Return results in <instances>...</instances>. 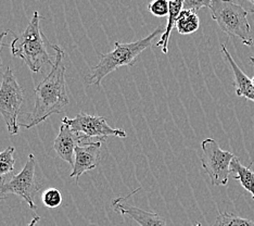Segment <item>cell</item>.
Segmentation results:
<instances>
[{"label":"cell","instance_id":"obj_1","mask_svg":"<svg viewBox=\"0 0 254 226\" xmlns=\"http://www.w3.org/2000/svg\"><path fill=\"white\" fill-rule=\"evenodd\" d=\"M56 51V60L51 66V71L35 88V106L30 114L27 124H20V126L30 130L32 127L47 120L50 115L60 113L64 109L68 100L64 66V51L59 46L51 45Z\"/></svg>","mask_w":254,"mask_h":226},{"label":"cell","instance_id":"obj_17","mask_svg":"<svg viewBox=\"0 0 254 226\" xmlns=\"http://www.w3.org/2000/svg\"><path fill=\"white\" fill-rule=\"evenodd\" d=\"M14 148L8 147L0 152V178H4L7 174L13 172L14 169Z\"/></svg>","mask_w":254,"mask_h":226},{"label":"cell","instance_id":"obj_6","mask_svg":"<svg viewBox=\"0 0 254 226\" xmlns=\"http://www.w3.org/2000/svg\"><path fill=\"white\" fill-rule=\"evenodd\" d=\"M201 163L209 175L212 185L226 186L230 175V164L235 155L222 150L218 143L213 138H206L201 143Z\"/></svg>","mask_w":254,"mask_h":226},{"label":"cell","instance_id":"obj_4","mask_svg":"<svg viewBox=\"0 0 254 226\" xmlns=\"http://www.w3.org/2000/svg\"><path fill=\"white\" fill-rule=\"evenodd\" d=\"M211 15L219 28L229 36L238 37L244 45L251 47L253 39L251 37V27L248 21V13L242 5L233 0H211Z\"/></svg>","mask_w":254,"mask_h":226},{"label":"cell","instance_id":"obj_7","mask_svg":"<svg viewBox=\"0 0 254 226\" xmlns=\"http://www.w3.org/2000/svg\"><path fill=\"white\" fill-rule=\"evenodd\" d=\"M62 123L68 125L71 129L82 136L85 143L92 138H97L99 142H106V137L114 136L120 138H125L127 135L122 129H112L108 124L105 117L98 115H90L85 112H79L74 119L63 118Z\"/></svg>","mask_w":254,"mask_h":226},{"label":"cell","instance_id":"obj_26","mask_svg":"<svg viewBox=\"0 0 254 226\" xmlns=\"http://www.w3.org/2000/svg\"><path fill=\"white\" fill-rule=\"evenodd\" d=\"M169 2H173V1H176V0H167Z\"/></svg>","mask_w":254,"mask_h":226},{"label":"cell","instance_id":"obj_23","mask_svg":"<svg viewBox=\"0 0 254 226\" xmlns=\"http://www.w3.org/2000/svg\"><path fill=\"white\" fill-rule=\"evenodd\" d=\"M4 182V178H0V187H1V184ZM5 197L1 194V190H0V200H2V199H4Z\"/></svg>","mask_w":254,"mask_h":226},{"label":"cell","instance_id":"obj_3","mask_svg":"<svg viewBox=\"0 0 254 226\" xmlns=\"http://www.w3.org/2000/svg\"><path fill=\"white\" fill-rule=\"evenodd\" d=\"M51 45L40 28L39 12L35 11L25 31L19 36L15 35L11 54L24 61L32 72L39 73L46 65H54L48 52V48H53Z\"/></svg>","mask_w":254,"mask_h":226},{"label":"cell","instance_id":"obj_10","mask_svg":"<svg viewBox=\"0 0 254 226\" xmlns=\"http://www.w3.org/2000/svg\"><path fill=\"white\" fill-rule=\"evenodd\" d=\"M79 143H84L82 136L78 133H75L68 125L62 123L59 134L55 139L54 149L60 159L73 166L75 161V148Z\"/></svg>","mask_w":254,"mask_h":226},{"label":"cell","instance_id":"obj_22","mask_svg":"<svg viewBox=\"0 0 254 226\" xmlns=\"http://www.w3.org/2000/svg\"><path fill=\"white\" fill-rule=\"evenodd\" d=\"M39 220H40V218L38 217V216H35V217H33V219H32V221L30 222V224H28L27 226H36V224L39 222Z\"/></svg>","mask_w":254,"mask_h":226},{"label":"cell","instance_id":"obj_15","mask_svg":"<svg viewBox=\"0 0 254 226\" xmlns=\"http://www.w3.org/2000/svg\"><path fill=\"white\" fill-rule=\"evenodd\" d=\"M199 26L200 20L195 11L183 9L176 21L175 27L177 28V32L182 35H189L197 32Z\"/></svg>","mask_w":254,"mask_h":226},{"label":"cell","instance_id":"obj_24","mask_svg":"<svg viewBox=\"0 0 254 226\" xmlns=\"http://www.w3.org/2000/svg\"><path fill=\"white\" fill-rule=\"evenodd\" d=\"M250 62H251V65H254V57H251V58H250ZM251 83H252V85H253V87H254V77L251 78Z\"/></svg>","mask_w":254,"mask_h":226},{"label":"cell","instance_id":"obj_27","mask_svg":"<svg viewBox=\"0 0 254 226\" xmlns=\"http://www.w3.org/2000/svg\"><path fill=\"white\" fill-rule=\"evenodd\" d=\"M194 226H202V225H201V224H200V223H197V224H195V225H194Z\"/></svg>","mask_w":254,"mask_h":226},{"label":"cell","instance_id":"obj_8","mask_svg":"<svg viewBox=\"0 0 254 226\" xmlns=\"http://www.w3.org/2000/svg\"><path fill=\"white\" fill-rule=\"evenodd\" d=\"M35 156L31 153L28 155L26 163L22 171L14 175L9 182L4 181L1 184V187H0L1 194L4 197L7 194L18 195L34 211L37 209L34 199H35V196L40 188V186H38L35 182Z\"/></svg>","mask_w":254,"mask_h":226},{"label":"cell","instance_id":"obj_18","mask_svg":"<svg viewBox=\"0 0 254 226\" xmlns=\"http://www.w3.org/2000/svg\"><path fill=\"white\" fill-rule=\"evenodd\" d=\"M44 205L49 209H56L62 204V194L59 189L49 188L43 195Z\"/></svg>","mask_w":254,"mask_h":226},{"label":"cell","instance_id":"obj_2","mask_svg":"<svg viewBox=\"0 0 254 226\" xmlns=\"http://www.w3.org/2000/svg\"><path fill=\"white\" fill-rule=\"evenodd\" d=\"M165 28L162 26L158 27L157 30L153 31L151 34L148 35L147 37H143L139 40L132 43H114V50L108 54L99 55V62L94 69L91 70L90 73L85 78L86 83L88 85L100 86L101 82L107 75L112 73L121 67H132L136 63L137 57L139 56L142 51L150 48L153 45L154 38L161 35L162 36Z\"/></svg>","mask_w":254,"mask_h":226},{"label":"cell","instance_id":"obj_25","mask_svg":"<svg viewBox=\"0 0 254 226\" xmlns=\"http://www.w3.org/2000/svg\"><path fill=\"white\" fill-rule=\"evenodd\" d=\"M249 1L254 5V0H249ZM251 13H254V10H251Z\"/></svg>","mask_w":254,"mask_h":226},{"label":"cell","instance_id":"obj_9","mask_svg":"<svg viewBox=\"0 0 254 226\" xmlns=\"http://www.w3.org/2000/svg\"><path fill=\"white\" fill-rule=\"evenodd\" d=\"M102 142H88L75 148V161L71 177L79 178L85 172L94 170L101 161Z\"/></svg>","mask_w":254,"mask_h":226},{"label":"cell","instance_id":"obj_11","mask_svg":"<svg viewBox=\"0 0 254 226\" xmlns=\"http://www.w3.org/2000/svg\"><path fill=\"white\" fill-rule=\"evenodd\" d=\"M112 207L117 212L123 216L129 217L140 226H166L165 220L158 213L142 210L140 208L124 204L123 199H115L112 202Z\"/></svg>","mask_w":254,"mask_h":226},{"label":"cell","instance_id":"obj_16","mask_svg":"<svg viewBox=\"0 0 254 226\" xmlns=\"http://www.w3.org/2000/svg\"><path fill=\"white\" fill-rule=\"evenodd\" d=\"M212 226H254L251 220L240 218L234 213L222 212L216 217L214 224Z\"/></svg>","mask_w":254,"mask_h":226},{"label":"cell","instance_id":"obj_20","mask_svg":"<svg viewBox=\"0 0 254 226\" xmlns=\"http://www.w3.org/2000/svg\"><path fill=\"white\" fill-rule=\"evenodd\" d=\"M209 8L211 7V0H185L184 7L185 10H192L197 12L201 8Z\"/></svg>","mask_w":254,"mask_h":226},{"label":"cell","instance_id":"obj_14","mask_svg":"<svg viewBox=\"0 0 254 226\" xmlns=\"http://www.w3.org/2000/svg\"><path fill=\"white\" fill-rule=\"evenodd\" d=\"M184 1L185 0H176V1L170 2V11H169V15H167V24L165 27V31L162 36H161L159 43L157 44V47H162L163 54H167V51H169L167 50V46H169L171 33L173 31V28H174L176 25L178 15H180V13L182 12L183 7H184Z\"/></svg>","mask_w":254,"mask_h":226},{"label":"cell","instance_id":"obj_13","mask_svg":"<svg viewBox=\"0 0 254 226\" xmlns=\"http://www.w3.org/2000/svg\"><path fill=\"white\" fill-rule=\"evenodd\" d=\"M230 174L234 179H238L247 191L252 195L254 199V172L250 166H246L240 162V160L235 156L230 164Z\"/></svg>","mask_w":254,"mask_h":226},{"label":"cell","instance_id":"obj_19","mask_svg":"<svg viewBox=\"0 0 254 226\" xmlns=\"http://www.w3.org/2000/svg\"><path fill=\"white\" fill-rule=\"evenodd\" d=\"M148 9L154 16L164 17L169 15L170 2L167 0H152L149 2Z\"/></svg>","mask_w":254,"mask_h":226},{"label":"cell","instance_id":"obj_5","mask_svg":"<svg viewBox=\"0 0 254 226\" xmlns=\"http://www.w3.org/2000/svg\"><path fill=\"white\" fill-rule=\"evenodd\" d=\"M24 101V90L19 85L12 70L8 68L2 76L0 86V114L11 135L19 134L20 123L18 117Z\"/></svg>","mask_w":254,"mask_h":226},{"label":"cell","instance_id":"obj_21","mask_svg":"<svg viewBox=\"0 0 254 226\" xmlns=\"http://www.w3.org/2000/svg\"><path fill=\"white\" fill-rule=\"evenodd\" d=\"M7 33H8V32H2L1 34H0V69H1V67H2V60H1V49H2V47L4 46V44L2 43V40H3V38H4L5 35H7Z\"/></svg>","mask_w":254,"mask_h":226},{"label":"cell","instance_id":"obj_12","mask_svg":"<svg viewBox=\"0 0 254 226\" xmlns=\"http://www.w3.org/2000/svg\"><path fill=\"white\" fill-rule=\"evenodd\" d=\"M222 51L226 58V60L233 69L234 72V86L236 87V95L238 97H245L248 100L254 102V87L251 83V78L242 72V70L238 67L232 55L229 54L225 44H222Z\"/></svg>","mask_w":254,"mask_h":226}]
</instances>
